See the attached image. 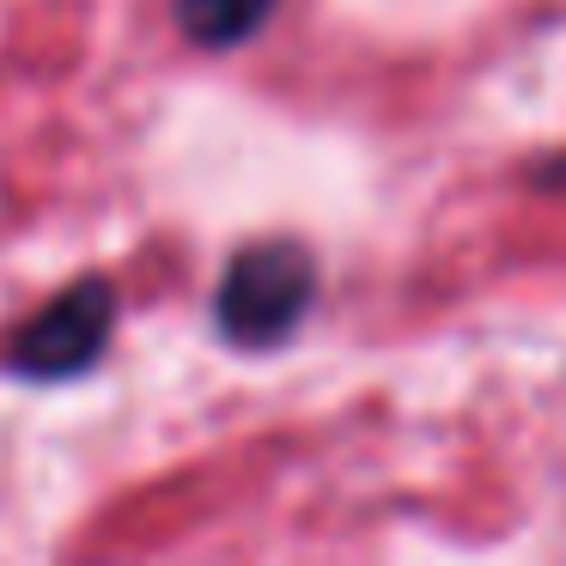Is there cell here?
<instances>
[{
  "label": "cell",
  "mask_w": 566,
  "mask_h": 566,
  "mask_svg": "<svg viewBox=\"0 0 566 566\" xmlns=\"http://www.w3.org/2000/svg\"><path fill=\"white\" fill-rule=\"evenodd\" d=\"M111 335H116V286L104 274H86V281L62 286L50 305H38L0 342V366H7V378L25 384H67L86 378L111 354Z\"/></svg>",
  "instance_id": "obj_2"
},
{
  "label": "cell",
  "mask_w": 566,
  "mask_h": 566,
  "mask_svg": "<svg viewBox=\"0 0 566 566\" xmlns=\"http://www.w3.org/2000/svg\"><path fill=\"white\" fill-rule=\"evenodd\" d=\"M317 305V262L293 238H262L226 262L213 286V323L232 347H281Z\"/></svg>",
  "instance_id": "obj_1"
},
{
  "label": "cell",
  "mask_w": 566,
  "mask_h": 566,
  "mask_svg": "<svg viewBox=\"0 0 566 566\" xmlns=\"http://www.w3.org/2000/svg\"><path fill=\"white\" fill-rule=\"evenodd\" d=\"M281 0H177V31L196 50H238L250 43Z\"/></svg>",
  "instance_id": "obj_3"
}]
</instances>
